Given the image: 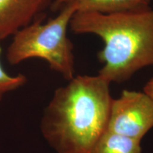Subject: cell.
<instances>
[{"label":"cell","mask_w":153,"mask_h":153,"mask_svg":"<svg viewBox=\"0 0 153 153\" xmlns=\"http://www.w3.org/2000/svg\"><path fill=\"white\" fill-rule=\"evenodd\" d=\"M91 153H141L140 141L106 130Z\"/></svg>","instance_id":"52a82bcc"},{"label":"cell","mask_w":153,"mask_h":153,"mask_svg":"<svg viewBox=\"0 0 153 153\" xmlns=\"http://www.w3.org/2000/svg\"><path fill=\"white\" fill-rule=\"evenodd\" d=\"M72 1L73 0H53L52 3L51 4V11H54V12L59 11L65 6L72 2Z\"/></svg>","instance_id":"9c48e42d"},{"label":"cell","mask_w":153,"mask_h":153,"mask_svg":"<svg viewBox=\"0 0 153 153\" xmlns=\"http://www.w3.org/2000/svg\"><path fill=\"white\" fill-rule=\"evenodd\" d=\"M1 49L0 45V58H1ZM27 82V78L24 74H19L18 75L11 76L4 70L1 60H0V101L2 100L4 96L11 91L16 90Z\"/></svg>","instance_id":"ba28073f"},{"label":"cell","mask_w":153,"mask_h":153,"mask_svg":"<svg viewBox=\"0 0 153 153\" xmlns=\"http://www.w3.org/2000/svg\"><path fill=\"white\" fill-rule=\"evenodd\" d=\"M144 92L153 99V77L147 82L144 87Z\"/></svg>","instance_id":"30bf717a"},{"label":"cell","mask_w":153,"mask_h":153,"mask_svg":"<svg viewBox=\"0 0 153 153\" xmlns=\"http://www.w3.org/2000/svg\"><path fill=\"white\" fill-rule=\"evenodd\" d=\"M110 84L100 75H78L55 91L41 129L57 153L91 152L107 130L113 100Z\"/></svg>","instance_id":"6da1fadb"},{"label":"cell","mask_w":153,"mask_h":153,"mask_svg":"<svg viewBox=\"0 0 153 153\" xmlns=\"http://www.w3.org/2000/svg\"><path fill=\"white\" fill-rule=\"evenodd\" d=\"M75 12L70 3L45 24L39 19L18 30L7 48L9 64L18 65L30 58L43 59L66 80L72 79L74 76L73 44L67 32Z\"/></svg>","instance_id":"3957f363"},{"label":"cell","mask_w":153,"mask_h":153,"mask_svg":"<svg viewBox=\"0 0 153 153\" xmlns=\"http://www.w3.org/2000/svg\"><path fill=\"white\" fill-rule=\"evenodd\" d=\"M76 34L99 36L104 47L99 75L111 82L128 80L137 71L153 66V9L112 14L75 12L70 22Z\"/></svg>","instance_id":"7a4b0ae2"},{"label":"cell","mask_w":153,"mask_h":153,"mask_svg":"<svg viewBox=\"0 0 153 153\" xmlns=\"http://www.w3.org/2000/svg\"><path fill=\"white\" fill-rule=\"evenodd\" d=\"M153 128V99L144 91L123 90L113 99L107 130L141 141Z\"/></svg>","instance_id":"277c9868"},{"label":"cell","mask_w":153,"mask_h":153,"mask_svg":"<svg viewBox=\"0 0 153 153\" xmlns=\"http://www.w3.org/2000/svg\"><path fill=\"white\" fill-rule=\"evenodd\" d=\"M70 3L76 12L112 14L150 8L151 0H73Z\"/></svg>","instance_id":"8992f818"},{"label":"cell","mask_w":153,"mask_h":153,"mask_svg":"<svg viewBox=\"0 0 153 153\" xmlns=\"http://www.w3.org/2000/svg\"><path fill=\"white\" fill-rule=\"evenodd\" d=\"M53 0H0V41L36 20Z\"/></svg>","instance_id":"5b68a950"}]
</instances>
